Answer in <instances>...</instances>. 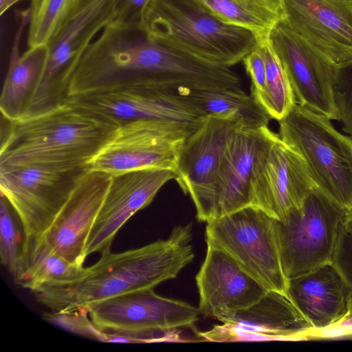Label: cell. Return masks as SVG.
<instances>
[{
    "label": "cell",
    "mask_w": 352,
    "mask_h": 352,
    "mask_svg": "<svg viewBox=\"0 0 352 352\" xmlns=\"http://www.w3.org/2000/svg\"><path fill=\"white\" fill-rule=\"evenodd\" d=\"M191 225L178 226L166 239L120 253L101 254L86 267L80 280L34 292L54 312L85 309L89 305L126 293L154 288L175 278L194 257Z\"/></svg>",
    "instance_id": "obj_1"
},
{
    "label": "cell",
    "mask_w": 352,
    "mask_h": 352,
    "mask_svg": "<svg viewBox=\"0 0 352 352\" xmlns=\"http://www.w3.org/2000/svg\"><path fill=\"white\" fill-rule=\"evenodd\" d=\"M8 121L1 143L0 168L88 165L120 127L68 102L36 116Z\"/></svg>",
    "instance_id": "obj_2"
},
{
    "label": "cell",
    "mask_w": 352,
    "mask_h": 352,
    "mask_svg": "<svg viewBox=\"0 0 352 352\" xmlns=\"http://www.w3.org/2000/svg\"><path fill=\"white\" fill-rule=\"evenodd\" d=\"M143 25L157 41L221 67L242 61L259 43L254 34L226 23L199 0H149Z\"/></svg>",
    "instance_id": "obj_3"
},
{
    "label": "cell",
    "mask_w": 352,
    "mask_h": 352,
    "mask_svg": "<svg viewBox=\"0 0 352 352\" xmlns=\"http://www.w3.org/2000/svg\"><path fill=\"white\" fill-rule=\"evenodd\" d=\"M331 120L296 102L278 121V135L301 156L316 188L349 212L352 137L337 131Z\"/></svg>",
    "instance_id": "obj_4"
},
{
    "label": "cell",
    "mask_w": 352,
    "mask_h": 352,
    "mask_svg": "<svg viewBox=\"0 0 352 352\" xmlns=\"http://www.w3.org/2000/svg\"><path fill=\"white\" fill-rule=\"evenodd\" d=\"M206 223V243L226 252L266 289L287 295L275 219L250 206Z\"/></svg>",
    "instance_id": "obj_5"
},
{
    "label": "cell",
    "mask_w": 352,
    "mask_h": 352,
    "mask_svg": "<svg viewBox=\"0 0 352 352\" xmlns=\"http://www.w3.org/2000/svg\"><path fill=\"white\" fill-rule=\"evenodd\" d=\"M116 0H78L47 44V56L26 117L46 112L67 100L72 74L94 36L116 19Z\"/></svg>",
    "instance_id": "obj_6"
},
{
    "label": "cell",
    "mask_w": 352,
    "mask_h": 352,
    "mask_svg": "<svg viewBox=\"0 0 352 352\" xmlns=\"http://www.w3.org/2000/svg\"><path fill=\"white\" fill-rule=\"evenodd\" d=\"M89 166L30 164L0 168L1 194L8 201L25 239L42 237Z\"/></svg>",
    "instance_id": "obj_7"
},
{
    "label": "cell",
    "mask_w": 352,
    "mask_h": 352,
    "mask_svg": "<svg viewBox=\"0 0 352 352\" xmlns=\"http://www.w3.org/2000/svg\"><path fill=\"white\" fill-rule=\"evenodd\" d=\"M348 212L318 188L282 221L276 219L280 257L287 279L332 263Z\"/></svg>",
    "instance_id": "obj_8"
},
{
    "label": "cell",
    "mask_w": 352,
    "mask_h": 352,
    "mask_svg": "<svg viewBox=\"0 0 352 352\" xmlns=\"http://www.w3.org/2000/svg\"><path fill=\"white\" fill-rule=\"evenodd\" d=\"M66 102L120 126L136 120H164L198 127L206 118L179 90L163 89L139 79L107 85L69 97Z\"/></svg>",
    "instance_id": "obj_9"
},
{
    "label": "cell",
    "mask_w": 352,
    "mask_h": 352,
    "mask_svg": "<svg viewBox=\"0 0 352 352\" xmlns=\"http://www.w3.org/2000/svg\"><path fill=\"white\" fill-rule=\"evenodd\" d=\"M198 128L164 120L124 123L89 161V168L111 175L145 168L175 170L184 142Z\"/></svg>",
    "instance_id": "obj_10"
},
{
    "label": "cell",
    "mask_w": 352,
    "mask_h": 352,
    "mask_svg": "<svg viewBox=\"0 0 352 352\" xmlns=\"http://www.w3.org/2000/svg\"><path fill=\"white\" fill-rule=\"evenodd\" d=\"M244 126H250L237 114L207 116L180 151L175 180L190 196L199 221L216 218L215 187L220 166L230 139Z\"/></svg>",
    "instance_id": "obj_11"
},
{
    "label": "cell",
    "mask_w": 352,
    "mask_h": 352,
    "mask_svg": "<svg viewBox=\"0 0 352 352\" xmlns=\"http://www.w3.org/2000/svg\"><path fill=\"white\" fill-rule=\"evenodd\" d=\"M85 309L99 329L156 341L157 333L192 327L200 312L184 301L163 297L153 289L137 290L89 305Z\"/></svg>",
    "instance_id": "obj_12"
},
{
    "label": "cell",
    "mask_w": 352,
    "mask_h": 352,
    "mask_svg": "<svg viewBox=\"0 0 352 352\" xmlns=\"http://www.w3.org/2000/svg\"><path fill=\"white\" fill-rule=\"evenodd\" d=\"M315 188L301 156L274 132L254 164L251 206L282 221Z\"/></svg>",
    "instance_id": "obj_13"
},
{
    "label": "cell",
    "mask_w": 352,
    "mask_h": 352,
    "mask_svg": "<svg viewBox=\"0 0 352 352\" xmlns=\"http://www.w3.org/2000/svg\"><path fill=\"white\" fill-rule=\"evenodd\" d=\"M269 39L287 74L296 102L338 120L333 94L337 64L282 21Z\"/></svg>",
    "instance_id": "obj_14"
},
{
    "label": "cell",
    "mask_w": 352,
    "mask_h": 352,
    "mask_svg": "<svg viewBox=\"0 0 352 352\" xmlns=\"http://www.w3.org/2000/svg\"><path fill=\"white\" fill-rule=\"evenodd\" d=\"M310 329L287 295L267 290L249 307L197 336L216 342L296 340H305Z\"/></svg>",
    "instance_id": "obj_15"
},
{
    "label": "cell",
    "mask_w": 352,
    "mask_h": 352,
    "mask_svg": "<svg viewBox=\"0 0 352 352\" xmlns=\"http://www.w3.org/2000/svg\"><path fill=\"white\" fill-rule=\"evenodd\" d=\"M175 177V170L169 168H145L112 175L87 241V256L111 251L113 240L124 224L149 205L160 188Z\"/></svg>",
    "instance_id": "obj_16"
},
{
    "label": "cell",
    "mask_w": 352,
    "mask_h": 352,
    "mask_svg": "<svg viewBox=\"0 0 352 352\" xmlns=\"http://www.w3.org/2000/svg\"><path fill=\"white\" fill-rule=\"evenodd\" d=\"M207 244L195 277L200 314L223 322L258 301L267 291L226 252Z\"/></svg>",
    "instance_id": "obj_17"
},
{
    "label": "cell",
    "mask_w": 352,
    "mask_h": 352,
    "mask_svg": "<svg viewBox=\"0 0 352 352\" xmlns=\"http://www.w3.org/2000/svg\"><path fill=\"white\" fill-rule=\"evenodd\" d=\"M111 178L108 173L89 170L42 236L57 253L73 264L83 266L87 241Z\"/></svg>",
    "instance_id": "obj_18"
},
{
    "label": "cell",
    "mask_w": 352,
    "mask_h": 352,
    "mask_svg": "<svg viewBox=\"0 0 352 352\" xmlns=\"http://www.w3.org/2000/svg\"><path fill=\"white\" fill-rule=\"evenodd\" d=\"M282 21L336 64L352 58V0H283Z\"/></svg>",
    "instance_id": "obj_19"
},
{
    "label": "cell",
    "mask_w": 352,
    "mask_h": 352,
    "mask_svg": "<svg viewBox=\"0 0 352 352\" xmlns=\"http://www.w3.org/2000/svg\"><path fill=\"white\" fill-rule=\"evenodd\" d=\"M273 133L268 126H244L231 137L216 182V218L251 206L254 164Z\"/></svg>",
    "instance_id": "obj_20"
},
{
    "label": "cell",
    "mask_w": 352,
    "mask_h": 352,
    "mask_svg": "<svg viewBox=\"0 0 352 352\" xmlns=\"http://www.w3.org/2000/svg\"><path fill=\"white\" fill-rule=\"evenodd\" d=\"M351 291L329 263L289 278L287 295L311 329H321L346 314Z\"/></svg>",
    "instance_id": "obj_21"
},
{
    "label": "cell",
    "mask_w": 352,
    "mask_h": 352,
    "mask_svg": "<svg viewBox=\"0 0 352 352\" xmlns=\"http://www.w3.org/2000/svg\"><path fill=\"white\" fill-rule=\"evenodd\" d=\"M85 272L86 267L70 263L41 237L24 240L21 259L12 276L21 287L35 292L73 284Z\"/></svg>",
    "instance_id": "obj_22"
},
{
    "label": "cell",
    "mask_w": 352,
    "mask_h": 352,
    "mask_svg": "<svg viewBox=\"0 0 352 352\" xmlns=\"http://www.w3.org/2000/svg\"><path fill=\"white\" fill-rule=\"evenodd\" d=\"M18 40L19 36L0 96L1 115L10 121L25 116L42 78L47 56V45L29 47L20 56Z\"/></svg>",
    "instance_id": "obj_23"
},
{
    "label": "cell",
    "mask_w": 352,
    "mask_h": 352,
    "mask_svg": "<svg viewBox=\"0 0 352 352\" xmlns=\"http://www.w3.org/2000/svg\"><path fill=\"white\" fill-rule=\"evenodd\" d=\"M199 1L221 20L252 32L259 42L268 39L285 18L283 7L265 0Z\"/></svg>",
    "instance_id": "obj_24"
},
{
    "label": "cell",
    "mask_w": 352,
    "mask_h": 352,
    "mask_svg": "<svg viewBox=\"0 0 352 352\" xmlns=\"http://www.w3.org/2000/svg\"><path fill=\"white\" fill-rule=\"evenodd\" d=\"M205 116L237 114L249 126H268L271 118L251 95L241 88L224 89H181Z\"/></svg>",
    "instance_id": "obj_25"
},
{
    "label": "cell",
    "mask_w": 352,
    "mask_h": 352,
    "mask_svg": "<svg viewBox=\"0 0 352 352\" xmlns=\"http://www.w3.org/2000/svg\"><path fill=\"white\" fill-rule=\"evenodd\" d=\"M258 47L265 64V87L258 104L271 118L279 121L296 103V97L285 68L270 39L259 42Z\"/></svg>",
    "instance_id": "obj_26"
},
{
    "label": "cell",
    "mask_w": 352,
    "mask_h": 352,
    "mask_svg": "<svg viewBox=\"0 0 352 352\" xmlns=\"http://www.w3.org/2000/svg\"><path fill=\"white\" fill-rule=\"evenodd\" d=\"M78 0H30L28 45H47L61 28Z\"/></svg>",
    "instance_id": "obj_27"
},
{
    "label": "cell",
    "mask_w": 352,
    "mask_h": 352,
    "mask_svg": "<svg viewBox=\"0 0 352 352\" xmlns=\"http://www.w3.org/2000/svg\"><path fill=\"white\" fill-rule=\"evenodd\" d=\"M13 208L1 195L0 201V256L1 264L13 276L19 265L25 235ZM24 233V232H23Z\"/></svg>",
    "instance_id": "obj_28"
},
{
    "label": "cell",
    "mask_w": 352,
    "mask_h": 352,
    "mask_svg": "<svg viewBox=\"0 0 352 352\" xmlns=\"http://www.w3.org/2000/svg\"><path fill=\"white\" fill-rule=\"evenodd\" d=\"M85 309L67 312L45 313L43 318L67 331L104 342L142 343L140 338L118 333H109L99 329L88 318Z\"/></svg>",
    "instance_id": "obj_29"
},
{
    "label": "cell",
    "mask_w": 352,
    "mask_h": 352,
    "mask_svg": "<svg viewBox=\"0 0 352 352\" xmlns=\"http://www.w3.org/2000/svg\"><path fill=\"white\" fill-rule=\"evenodd\" d=\"M333 94L338 121L342 130L352 137V58L337 64Z\"/></svg>",
    "instance_id": "obj_30"
},
{
    "label": "cell",
    "mask_w": 352,
    "mask_h": 352,
    "mask_svg": "<svg viewBox=\"0 0 352 352\" xmlns=\"http://www.w3.org/2000/svg\"><path fill=\"white\" fill-rule=\"evenodd\" d=\"M332 264L352 291V225L346 217L339 230Z\"/></svg>",
    "instance_id": "obj_31"
},
{
    "label": "cell",
    "mask_w": 352,
    "mask_h": 352,
    "mask_svg": "<svg viewBox=\"0 0 352 352\" xmlns=\"http://www.w3.org/2000/svg\"><path fill=\"white\" fill-rule=\"evenodd\" d=\"M242 62L251 79V96L258 103L265 87V64L258 45Z\"/></svg>",
    "instance_id": "obj_32"
},
{
    "label": "cell",
    "mask_w": 352,
    "mask_h": 352,
    "mask_svg": "<svg viewBox=\"0 0 352 352\" xmlns=\"http://www.w3.org/2000/svg\"><path fill=\"white\" fill-rule=\"evenodd\" d=\"M352 336V291L350 292L346 314L331 325L321 329H310L305 339L327 338Z\"/></svg>",
    "instance_id": "obj_33"
},
{
    "label": "cell",
    "mask_w": 352,
    "mask_h": 352,
    "mask_svg": "<svg viewBox=\"0 0 352 352\" xmlns=\"http://www.w3.org/2000/svg\"><path fill=\"white\" fill-rule=\"evenodd\" d=\"M149 0H116L115 21L127 25H142Z\"/></svg>",
    "instance_id": "obj_34"
},
{
    "label": "cell",
    "mask_w": 352,
    "mask_h": 352,
    "mask_svg": "<svg viewBox=\"0 0 352 352\" xmlns=\"http://www.w3.org/2000/svg\"><path fill=\"white\" fill-rule=\"evenodd\" d=\"M23 0H0V14L3 15L16 3Z\"/></svg>",
    "instance_id": "obj_35"
},
{
    "label": "cell",
    "mask_w": 352,
    "mask_h": 352,
    "mask_svg": "<svg viewBox=\"0 0 352 352\" xmlns=\"http://www.w3.org/2000/svg\"><path fill=\"white\" fill-rule=\"evenodd\" d=\"M265 1H269L272 3H274L276 6H280V7H283V0H265Z\"/></svg>",
    "instance_id": "obj_36"
},
{
    "label": "cell",
    "mask_w": 352,
    "mask_h": 352,
    "mask_svg": "<svg viewBox=\"0 0 352 352\" xmlns=\"http://www.w3.org/2000/svg\"><path fill=\"white\" fill-rule=\"evenodd\" d=\"M346 219L352 225V210L350 211L349 212H348V214L346 215Z\"/></svg>",
    "instance_id": "obj_37"
}]
</instances>
